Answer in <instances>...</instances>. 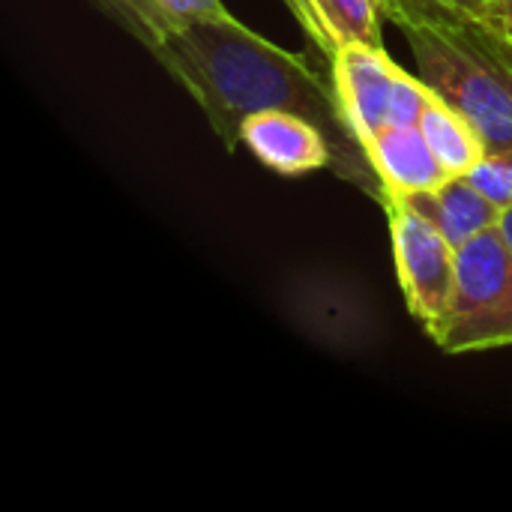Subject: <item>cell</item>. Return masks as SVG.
I'll return each instance as SVG.
<instances>
[{
    "instance_id": "cell-1",
    "label": "cell",
    "mask_w": 512,
    "mask_h": 512,
    "mask_svg": "<svg viewBox=\"0 0 512 512\" xmlns=\"http://www.w3.org/2000/svg\"><path fill=\"white\" fill-rule=\"evenodd\" d=\"M150 54L189 90L228 150H237L246 117L270 108L294 111L330 138L336 177L372 201L384 198V180L354 135L333 78L321 75L303 54L267 42L237 18L192 24L165 36Z\"/></svg>"
},
{
    "instance_id": "cell-2",
    "label": "cell",
    "mask_w": 512,
    "mask_h": 512,
    "mask_svg": "<svg viewBox=\"0 0 512 512\" xmlns=\"http://www.w3.org/2000/svg\"><path fill=\"white\" fill-rule=\"evenodd\" d=\"M408 39L423 84L462 111L486 150H512V51L480 18L435 0H381Z\"/></svg>"
},
{
    "instance_id": "cell-3",
    "label": "cell",
    "mask_w": 512,
    "mask_h": 512,
    "mask_svg": "<svg viewBox=\"0 0 512 512\" xmlns=\"http://www.w3.org/2000/svg\"><path fill=\"white\" fill-rule=\"evenodd\" d=\"M429 339L444 354L512 345V252L498 225L459 246L453 294Z\"/></svg>"
},
{
    "instance_id": "cell-4",
    "label": "cell",
    "mask_w": 512,
    "mask_h": 512,
    "mask_svg": "<svg viewBox=\"0 0 512 512\" xmlns=\"http://www.w3.org/2000/svg\"><path fill=\"white\" fill-rule=\"evenodd\" d=\"M330 78L363 147L393 123H417L435 96L420 75H408L375 45H339L330 57Z\"/></svg>"
},
{
    "instance_id": "cell-5",
    "label": "cell",
    "mask_w": 512,
    "mask_h": 512,
    "mask_svg": "<svg viewBox=\"0 0 512 512\" xmlns=\"http://www.w3.org/2000/svg\"><path fill=\"white\" fill-rule=\"evenodd\" d=\"M378 204L390 225L393 261L405 306L429 333L447 312L459 249L426 216H420L405 195L384 189V198Z\"/></svg>"
},
{
    "instance_id": "cell-6",
    "label": "cell",
    "mask_w": 512,
    "mask_h": 512,
    "mask_svg": "<svg viewBox=\"0 0 512 512\" xmlns=\"http://www.w3.org/2000/svg\"><path fill=\"white\" fill-rule=\"evenodd\" d=\"M240 144L270 171L282 177H300L318 168H333V144L312 120L270 108L243 120Z\"/></svg>"
},
{
    "instance_id": "cell-7",
    "label": "cell",
    "mask_w": 512,
    "mask_h": 512,
    "mask_svg": "<svg viewBox=\"0 0 512 512\" xmlns=\"http://www.w3.org/2000/svg\"><path fill=\"white\" fill-rule=\"evenodd\" d=\"M366 153L375 165V171L384 180V189L396 195H417L438 189L453 174L438 159V153L429 147L423 129L417 123H393L381 129L369 144Z\"/></svg>"
},
{
    "instance_id": "cell-8",
    "label": "cell",
    "mask_w": 512,
    "mask_h": 512,
    "mask_svg": "<svg viewBox=\"0 0 512 512\" xmlns=\"http://www.w3.org/2000/svg\"><path fill=\"white\" fill-rule=\"evenodd\" d=\"M408 204L420 216H426L456 249L480 237L483 231H492L501 219V207L462 174L450 177L438 189L408 195Z\"/></svg>"
},
{
    "instance_id": "cell-9",
    "label": "cell",
    "mask_w": 512,
    "mask_h": 512,
    "mask_svg": "<svg viewBox=\"0 0 512 512\" xmlns=\"http://www.w3.org/2000/svg\"><path fill=\"white\" fill-rule=\"evenodd\" d=\"M417 126L423 129L429 147L438 153V159L447 165V171L453 177L468 174L471 165L486 153V141L477 132V126L462 111L447 105L441 96H432L426 102V108L420 111Z\"/></svg>"
},
{
    "instance_id": "cell-10",
    "label": "cell",
    "mask_w": 512,
    "mask_h": 512,
    "mask_svg": "<svg viewBox=\"0 0 512 512\" xmlns=\"http://www.w3.org/2000/svg\"><path fill=\"white\" fill-rule=\"evenodd\" d=\"M234 18L222 0H138V42L153 51L165 36L192 24Z\"/></svg>"
},
{
    "instance_id": "cell-11",
    "label": "cell",
    "mask_w": 512,
    "mask_h": 512,
    "mask_svg": "<svg viewBox=\"0 0 512 512\" xmlns=\"http://www.w3.org/2000/svg\"><path fill=\"white\" fill-rule=\"evenodd\" d=\"M330 42L333 54L339 45H375L384 48L381 39V0H312Z\"/></svg>"
},
{
    "instance_id": "cell-12",
    "label": "cell",
    "mask_w": 512,
    "mask_h": 512,
    "mask_svg": "<svg viewBox=\"0 0 512 512\" xmlns=\"http://www.w3.org/2000/svg\"><path fill=\"white\" fill-rule=\"evenodd\" d=\"M462 177H468L501 210L512 204V150H486Z\"/></svg>"
},
{
    "instance_id": "cell-13",
    "label": "cell",
    "mask_w": 512,
    "mask_h": 512,
    "mask_svg": "<svg viewBox=\"0 0 512 512\" xmlns=\"http://www.w3.org/2000/svg\"><path fill=\"white\" fill-rule=\"evenodd\" d=\"M285 3H288V9L294 12V18L303 24V30L312 36V42H315L327 57H333V42H330V36H327L324 24H321L318 12H315V6H312V0H285Z\"/></svg>"
},
{
    "instance_id": "cell-14",
    "label": "cell",
    "mask_w": 512,
    "mask_h": 512,
    "mask_svg": "<svg viewBox=\"0 0 512 512\" xmlns=\"http://www.w3.org/2000/svg\"><path fill=\"white\" fill-rule=\"evenodd\" d=\"M480 21L512 48V0H483Z\"/></svg>"
},
{
    "instance_id": "cell-15",
    "label": "cell",
    "mask_w": 512,
    "mask_h": 512,
    "mask_svg": "<svg viewBox=\"0 0 512 512\" xmlns=\"http://www.w3.org/2000/svg\"><path fill=\"white\" fill-rule=\"evenodd\" d=\"M93 3L138 39V0H93Z\"/></svg>"
},
{
    "instance_id": "cell-16",
    "label": "cell",
    "mask_w": 512,
    "mask_h": 512,
    "mask_svg": "<svg viewBox=\"0 0 512 512\" xmlns=\"http://www.w3.org/2000/svg\"><path fill=\"white\" fill-rule=\"evenodd\" d=\"M435 3H444V6H450V9H459V12L474 15V18L483 15V0H435Z\"/></svg>"
},
{
    "instance_id": "cell-17",
    "label": "cell",
    "mask_w": 512,
    "mask_h": 512,
    "mask_svg": "<svg viewBox=\"0 0 512 512\" xmlns=\"http://www.w3.org/2000/svg\"><path fill=\"white\" fill-rule=\"evenodd\" d=\"M498 231H501V237L507 240V246H510V252H512V204H510V207H504V210H501V219H498Z\"/></svg>"
},
{
    "instance_id": "cell-18",
    "label": "cell",
    "mask_w": 512,
    "mask_h": 512,
    "mask_svg": "<svg viewBox=\"0 0 512 512\" xmlns=\"http://www.w3.org/2000/svg\"><path fill=\"white\" fill-rule=\"evenodd\" d=\"M510 51H512V48H510Z\"/></svg>"
}]
</instances>
